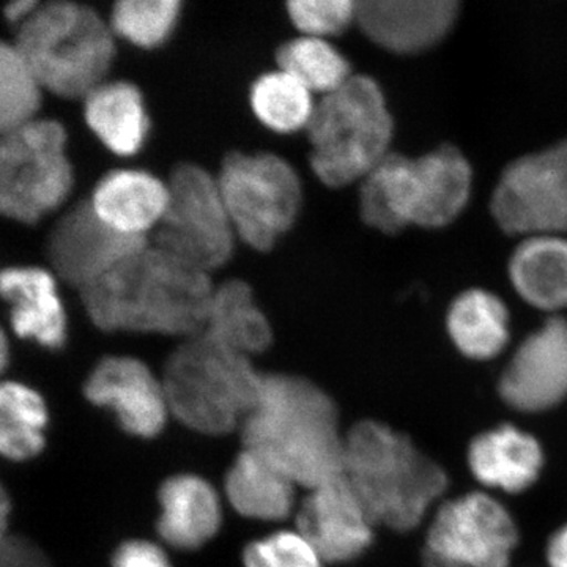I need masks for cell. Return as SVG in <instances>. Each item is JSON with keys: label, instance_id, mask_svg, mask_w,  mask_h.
Masks as SVG:
<instances>
[{"label": "cell", "instance_id": "6da1fadb", "mask_svg": "<svg viewBox=\"0 0 567 567\" xmlns=\"http://www.w3.org/2000/svg\"><path fill=\"white\" fill-rule=\"evenodd\" d=\"M215 284L199 270L148 244L110 275L81 290L91 322L104 333L193 338L203 333Z\"/></svg>", "mask_w": 567, "mask_h": 567}, {"label": "cell", "instance_id": "7a4b0ae2", "mask_svg": "<svg viewBox=\"0 0 567 567\" xmlns=\"http://www.w3.org/2000/svg\"><path fill=\"white\" fill-rule=\"evenodd\" d=\"M240 429L244 450L267 458L297 486L311 491L344 476L338 409L305 377L264 374L259 402Z\"/></svg>", "mask_w": 567, "mask_h": 567}, {"label": "cell", "instance_id": "3957f363", "mask_svg": "<svg viewBox=\"0 0 567 567\" xmlns=\"http://www.w3.org/2000/svg\"><path fill=\"white\" fill-rule=\"evenodd\" d=\"M344 476L371 524L395 532L417 527L450 484L409 436L371 420L346 435Z\"/></svg>", "mask_w": 567, "mask_h": 567}, {"label": "cell", "instance_id": "277c9868", "mask_svg": "<svg viewBox=\"0 0 567 567\" xmlns=\"http://www.w3.org/2000/svg\"><path fill=\"white\" fill-rule=\"evenodd\" d=\"M472 166L453 145L417 158L390 153L360 186V215L379 233L409 226L439 229L453 223L468 204Z\"/></svg>", "mask_w": 567, "mask_h": 567}, {"label": "cell", "instance_id": "5b68a950", "mask_svg": "<svg viewBox=\"0 0 567 567\" xmlns=\"http://www.w3.org/2000/svg\"><path fill=\"white\" fill-rule=\"evenodd\" d=\"M262 382L251 357L205 334L185 339L164 365L171 413L186 427L207 435L241 427L259 402Z\"/></svg>", "mask_w": 567, "mask_h": 567}, {"label": "cell", "instance_id": "8992f818", "mask_svg": "<svg viewBox=\"0 0 567 567\" xmlns=\"http://www.w3.org/2000/svg\"><path fill=\"white\" fill-rule=\"evenodd\" d=\"M41 91L84 100L107 81L117 47L110 22L76 2L40 3L14 39Z\"/></svg>", "mask_w": 567, "mask_h": 567}, {"label": "cell", "instance_id": "52a82bcc", "mask_svg": "<svg viewBox=\"0 0 567 567\" xmlns=\"http://www.w3.org/2000/svg\"><path fill=\"white\" fill-rule=\"evenodd\" d=\"M309 166L328 188L363 182L390 155L393 115L379 82L353 74L317 102L309 123Z\"/></svg>", "mask_w": 567, "mask_h": 567}, {"label": "cell", "instance_id": "ba28073f", "mask_svg": "<svg viewBox=\"0 0 567 567\" xmlns=\"http://www.w3.org/2000/svg\"><path fill=\"white\" fill-rule=\"evenodd\" d=\"M74 188L69 133L37 117L0 136V218L33 226L61 210Z\"/></svg>", "mask_w": 567, "mask_h": 567}, {"label": "cell", "instance_id": "9c48e42d", "mask_svg": "<svg viewBox=\"0 0 567 567\" xmlns=\"http://www.w3.org/2000/svg\"><path fill=\"white\" fill-rule=\"evenodd\" d=\"M216 177L238 240L256 251H271L300 218V175L275 153H230Z\"/></svg>", "mask_w": 567, "mask_h": 567}, {"label": "cell", "instance_id": "30bf717a", "mask_svg": "<svg viewBox=\"0 0 567 567\" xmlns=\"http://www.w3.org/2000/svg\"><path fill=\"white\" fill-rule=\"evenodd\" d=\"M166 182L169 203L151 244L208 275L221 270L238 238L218 177L199 164L182 163Z\"/></svg>", "mask_w": 567, "mask_h": 567}, {"label": "cell", "instance_id": "8fae6325", "mask_svg": "<svg viewBox=\"0 0 567 567\" xmlns=\"http://www.w3.org/2000/svg\"><path fill=\"white\" fill-rule=\"evenodd\" d=\"M492 215L511 235L567 233V140L522 156L503 171L492 196Z\"/></svg>", "mask_w": 567, "mask_h": 567}, {"label": "cell", "instance_id": "7c38bea8", "mask_svg": "<svg viewBox=\"0 0 567 567\" xmlns=\"http://www.w3.org/2000/svg\"><path fill=\"white\" fill-rule=\"evenodd\" d=\"M518 533L513 517L486 494L451 499L436 511L424 567H509Z\"/></svg>", "mask_w": 567, "mask_h": 567}, {"label": "cell", "instance_id": "4fadbf2b", "mask_svg": "<svg viewBox=\"0 0 567 567\" xmlns=\"http://www.w3.org/2000/svg\"><path fill=\"white\" fill-rule=\"evenodd\" d=\"M148 244V238L112 229L96 216L89 200H82L63 212L51 227L47 259L55 278L81 292Z\"/></svg>", "mask_w": 567, "mask_h": 567}, {"label": "cell", "instance_id": "5bb4252c", "mask_svg": "<svg viewBox=\"0 0 567 567\" xmlns=\"http://www.w3.org/2000/svg\"><path fill=\"white\" fill-rule=\"evenodd\" d=\"M84 394L93 405L110 409L123 431L153 439L171 415L163 380L133 357H106L85 380Z\"/></svg>", "mask_w": 567, "mask_h": 567}, {"label": "cell", "instance_id": "9a60e30c", "mask_svg": "<svg viewBox=\"0 0 567 567\" xmlns=\"http://www.w3.org/2000/svg\"><path fill=\"white\" fill-rule=\"evenodd\" d=\"M507 405L525 413L554 409L567 395V320L551 317L522 342L498 383Z\"/></svg>", "mask_w": 567, "mask_h": 567}, {"label": "cell", "instance_id": "2e32d148", "mask_svg": "<svg viewBox=\"0 0 567 567\" xmlns=\"http://www.w3.org/2000/svg\"><path fill=\"white\" fill-rule=\"evenodd\" d=\"M372 527L346 476L309 491L297 517L298 533L324 563H347L371 546Z\"/></svg>", "mask_w": 567, "mask_h": 567}, {"label": "cell", "instance_id": "e0dca14e", "mask_svg": "<svg viewBox=\"0 0 567 567\" xmlns=\"http://www.w3.org/2000/svg\"><path fill=\"white\" fill-rule=\"evenodd\" d=\"M456 0H363L357 24L377 47L416 54L445 39L457 20Z\"/></svg>", "mask_w": 567, "mask_h": 567}, {"label": "cell", "instance_id": "ac0fdd59", "mask_svg": "<svg viewBox=\"0 0 567 567\" xmlns=\"http://www.w3.org/2000/svg\"><path fill=\"white\" fill-rule=\"evenodd\" d=\"M58 281L50 268L35 265L0 270V300L9 308L14 333L51 352L62 350L69 339V319Z\"/></svg>", "mask_w": 567, "mask_h": 567}, {"label": "cell", "instance_id": "d6986e66", "mask_svg": "<svg viewBox=\"0 0 567 567\" xmlns=\"http://www.w3.org/2000/svg\"><path fill=\"white\" fill-rule=\"evenodd\" d=\"M89 203L112 229L151 240L166 213L169 189L147 171L117 169L100 178Z\"/></svg>", "mask_w": 567, "mask_h": 567}, {"label": "cell", "instance_id": "ffe728a7", "mask_svg": "<svg viewBox=\"0 0 567 567\" xmlns=\"http://www.w3.org/2000/svg\"><path fill=\"white\" fill-rule=\"evenodd\" d=\"M158 535L181 550H196L207 544L221 527L219 496L204 477L178 475L159 488Z\"/></svg>", "mask_w": 567, "mask_h": 567}, {"label": "cell", "instance_id": "44dd1931", "mask_svg": "<svg viewBox=\"0 0 567 567\" xmlns=\"http://www.w3.org/2000/svg\"><path fill=\"white\" fill-rule=\"evenodd\" d=\"M468 464L486 486L520 494L539 477L544 456L532 435L514 425H499L473 440Z\"/></svg>", "mask_w": 567, "mask_h": 567}, {"label": "cell", "instance_id": "7402d4cb", "mask_svg": "<svg viewBox=\"0 0 567 567\" xmlns=\"http://www.w3.org/2000/svg\"><path fill=\"white\" fill-rule=\"evenodd\" d=\"M82 104L89 130L107 151L122 158L142 151L151 133V118L137 85L107 80L89 93Z\"/></svg>", "mask_w": 567, "mask_h": 567}, {"label": "cell", "instance_id": "603a6c76", "mask_svg": "<svg viewBox=\"0 0 567 567\" xmlns=\"http://www.w3.org/2000/svg\"><path fill=\"white\" fill-rule=\"evenodd\" d=\"M200 334L248 357L265 352L274 342L270 320L257 303L251 286L241 279L215 286Z\"/></svg>", "mask_w": 567, "mask_h": 567}, {"label": "cell", "instance_id": "cb8c5ba5", "mask_svg": "<svg viewBox=\"0 0 567 567\" xmlns=\"http://www.w3.org/2000/svg\"><path fill=\"white\" fill-rule=\"evenodd\" d=\"M517 293L535 308H567V240L561 235H537L518 245L509 262Z\"/></svg>", "mask_w": 567, "mask_h": 567}, {"label": "cell", "instance_id": "d4e9b609", "mask_svg": "<svg viewBox=\"0 0 567 567\" xmlns=\"http://www.w3.org/2000/svg\"><path fill=\"white\" fill-rule=\"evenodd\" d=\"M297 484L252 451L238 454L226 477L230 505L238 514L257 520H284L295 503Z\"/></svg>", "mask_w": 567, "mask_h": 567}, {"label": "cell", "instance_id": "484cf974", "mask_svg": "<svg viewBox=\"0 0 567 567\" xmlns=\"http://www.w3.org/2000/svg\"><path fill=\"white\" fill-rule=\"evenodd\" d=\"M447 331L465 357L488 360L505 349L509 339V316L496 295L466 290L451 305Z\"/></svg>", "mask_w": 567, "mask_h": 567}, {"label": "cell", "instance_id": "4316f807", "mask_svg": "<svg viewBox=\"0 0 567 567\" xmlns=\"http://www.w3.org/2000/svg\"><path fill=\"white\" fill-rule=\"evenodd\" d=\"M48 424L50 410L39 391L13 380L0 382V456L11 462L39 457Z\"/></svg>", "mask_w": 567, "mask_h": 567}, {"label": "cell", "instance_id": "83f0119b", "mask_svg": "<svg viewBox=\"0 0 567 567\" xmlns=\"http://www.w3.org/2000/svg\"><path fill=\"white\" fill-rule=\"evenodd\" d=\"M249 102L257 121L279 134L306 132L317 106L315 93L279 69L254 81Z\"/></svg>", "mask_w": 567, "mask_h": 567}, {"label": "cell", "instance_id": "f1b7e54d", "mask_svg": "<svg viewBox=\"0 0 567 567\" xmlns=\"http://www.w3.org/2000/svg\"><path fill=\"white\" fill-rule=\"evenodd\" d=\"M279 70L292 74L312 93L328 95L353 76L344 54L328 40L297 37L276 52Z\"/></svg>", "mask_w": 567, "mask_h": 567}, {"label": "cell", "instance_id": "f546056e", "mask_svg": "<svg viewBox=\"0 0 567 567\" xmlns=\"http://www.w3.org/2000/svg\"><path fill=\"white\" fill-rule=\"evenodd\" d=\"M181 17L178 0H122L112 7L107 22L115 39L156 50L174 35Z\"/></svg>", "mask_w": 567, "mask_h": 567}, {"label": "cell", "instance_id": "4dcf8cb0", "mask_svg": "<svg viewBox=\"0 0 567 567\" xmlns=\"http://www.w3.org/2000/svg\"><path fill=\"white\" fill-rule=\"evenodd\" d=\"M43 93L14 41L0 40V136L40 117Z\"/></svg>", "mask_w": 567, "mask_h": 567}, {"label": "cell", "instance_id": "1f68e13d", "mask_svg": "<svg viewBox=\"0 0 567 567\" xmlns=\"http://www.w3.org/2000/svg\"><path fill=\"white\" fill-rule=\"evenodd\" d=\"M357 3L352 0H295L287 14L303 37L328 40L357 24Z\"/></svg>", "mask_w": 567, "mask_h": 567}, {"label": "cell", "instance_id": "d6a6232c", "mask_svg": "<svg viewBox=\"0 0 567 567\" xmlns=\"http://www.w3.org/2000/svg\"><path fill=\"white\" fill-rule=\"evenodd\" d=\"M245 567H323L316 548L298 532H279L254 540L244 551Z\"/></svg>", "mask_w": 567, "mask_h": 567}, {"label": "cell", "instance_id": "836d02e7", "mask_svg": "<svg viewBox=\"0 0 567 567\" xmlns=\"http://www.w3.org/2000/svg\"><path fill=\"white\" fill-rule=\"evenodd\" d=\"M0 567H52L50 558L32 540L7 535L0 539Z\"/></svg>", "mask_w": 567, "mask_h": 567}, {"label": "cell", "instance_id": "e575fe53", "mask_svg": "<svg viewBox=\"0 0 567 567\" xmlns=\"http://www.w3.org/2000/svg\"><path fill=\"white\" fill-rule=\"evenodd\" d=\"M112 567H173L162 547L148 540H128L115 550Z\"/></svg>", "mask_w": 567, "mask_h": 567}, {"label": "cell", "instance_id": "d590c367", "mask_svg": "<svg viewBox=\"0 0 567 567\" xmlns=\"http://www.w3.org/2000/svg\"><path fill=\"white\" fill-rule=\"evenodd\" d=\"M547 559L550 567H567V525L551 536L547 547Z\"/></svg>", "mask_w": 567, "mask_h": 567}, {"label": "cell", "instance_id": "8d00e7d4", "mask_svg": "<svg viewBox=\"0 0 567 567\" xmlns=\"http://www.w3.org/2000/svg\"><path fill=\"white\" fill-rule=\"evenodd\" d=\"M40 2H31V0H24V2H11L3 9V18L7 22H10L14 28H21L29 18L32 17L33 11L39 9Z\"/></svg>", "mask_w": 567, "mask_h": 567}, {"label": "cell", "instance_id": "74e56055", "mask_svg": "<svg viewBox=\"0 0 567 567\" xmlns=\"http://www.w3.org/2000/svg\"><path fill=\"white\" fill-rule=\"evenodd\" d=\"M11 513L10 496L0 483V539L9 535V518Z\"/></svg>", "mask_w": 567, "mask_h": 567}, {"label": "cell", "instance_id": "f35d334b", "mask_svg": "<svg viewBox=\"0 0 567 567\" xmlns=\"http://www.w3.org/2000/svg\"><path fill=\"white\" fill-rule=\"evenodd\" d=\"M10 364V342L6 330L0 327V375L7 371Z\"/></svg>", "mask_w": 567, "mask_h": 567}]
</instances>
